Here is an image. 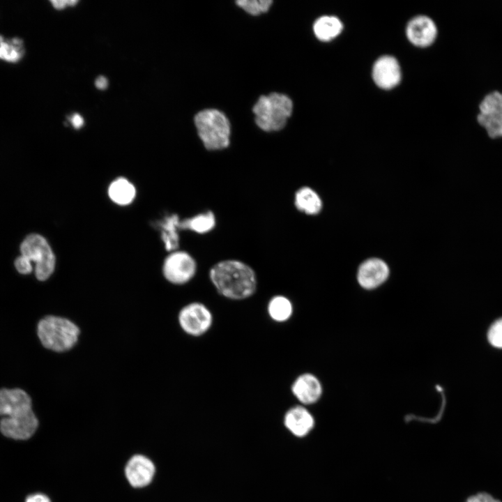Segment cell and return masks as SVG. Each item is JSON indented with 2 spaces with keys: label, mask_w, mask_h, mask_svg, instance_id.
<instances>
[{
  "label": "cell",
  "mask_w": 502,
  "mask_h": 502,
  "mask_svg": "<svg viewBox=\"0 0 502 502\" xmlns=\"http://www.w3.org/2000/svg\"><path fill=\"white\" fill-rule=\"evenodd\" d=\"M38 421L34 413L17 419L3 418L0 421V429L3 435L14 439H26L36 432Z\"/></svg>",
  "instance_id": "cell-16"
},
{
  "label": "cell",
  "mask_w": 502,
  "mask_h": 502,
  "mask_svg": "<svg viewBox=\"0 0 502 502\" xmlns=\"http://www.w3.org/2000/svg\"><path fill=\"white\" fill-rule=\"evenodd\" d=\"M73 127L76 129L80 128L84 125V119L79 114H74L70 119Z\"/></svg>",
  "instance_id": "cell-29"
},
{
  "label": "cell",
  "mask_w": 502,
  "mask_h": 502,
  "mask_svg": "<svg viewBox=\"0 0 502 502\" xmlns=\"http://www.w3.org/2000/svg\"><path fill=\"white\" fill-rule=\"evenodd\" d=\"M26 502H50V500L46 496L38 494L29 496Z\"/></svg>",
  "instance_id": "cell-30"
},
{
  "label": "cell",
  "mask_w": 502,
  "mask_h": 502,
  "mask_svg": "<svg viewBox=\"0 0 502 502\" xmlns=\"http://www.w3.org/2000/svg\"><path fill=\"white\" fill-rule=\"evenodd\" d=\"M284 425L295 436L303 438L314 429L315 420L312 414L302 405L291 407L284 414Z\"/></svg>",
  "instance_id": "cell-13"
},
{
  "label": "cell",
  "mask_w": 502,
  "mask_h": 502,
  "mask_svg": "<svg viewBox=\"0 0 502 502\" xmlns=\"http://www.w3.org/2000/svg\"><path fill=\"white\" fill-rule=\"evenodd\" d=\"M465 502H502L501 500L496 499L491 494L480 492L473 494L469 496Z\"/></svg>",
  "instance_id": "cell-27"
},
{
  "label": "cell",
  "mask_w": 502,
  "mask_h": 502,
  "mask_svg": "<svg viewBox=\"0 0 502 502\" xmlns=\"http://www.w3.org/2000/svg\"><path fill=\"white\" fill-rule=\"evenodd\" d=\"M215 225L214 213L211 211H207L181 221L179 227L181 229H189L197 234H206L211 231Z\"/></svg>",
  "instance_id": "cell-20"
},
{
  "label": "cell",
  "mask_w": 502,
  "mask_h": 502,
  "mask_svg": "<svg viewBox=\"0 0 502 502\" xmlns=\"http://www.w3.org/2000/svg\"><path fill=\"white\" fill-rule=\"evenodd\" d=\"M178 324L188 335L201 336L205 334L213 324V314L203 303L193 302L185 305L179 312Z\"/></svg>",
  "instance_id": "cell-7"
},
{
  "label": "cell",
  "mask_w": 502,
  "mask_h": 502,
  "mask_svg": "<svg viewBox=\"0 0 502 502\" xmlns=\"http://www.w3.org/2000/svg\"><path fill=\"white\" fill-rule=\"evenodd\" d=\"M96 86L99 89H105L107 88L108 82L104 76H99L96 80Z\"/></svg>",
  "instance_id": "cell-31"
},
{
  "label": "cell",
  "mask_w": 502,
  "mask_h": 502,
  "mask_svg": "<svg viewBox=\"0 0 502 502\" xmlns=\"http://www.w3.org/2000/svg\"><path fill=\"white\" fill-rule=\"evenodd\" d=\"M179 218L177 215L173 214L167 216L160 224L162 231V239L165 243L167 250H175L179 244V236L178 230L180 225Z\"/></svg>",
  "instance_id": "cell-21"
},
{
  "label": "cell",
  "mask_w": 502,
  "mask_h": 502,
  "mask_svg": "<svg viewBox=\"0 0 502 502\" xmlns=\"http://www.w3.org/2000/svg\"><path fill=\"white\" fill-rule=\"evenodd\" d=\"M17 271L22 274H29L33 271L32 263L25 257L20 255L15 261Z\"/></svg>",
  "instance_id": "cell-26"
},
{
  "label": "cell",
  "mask_w": 502,
  "mask_h": 502,
  "mask_svg": "<svg viewBox=\"0 0 502 502\" xmlns=\"http://www.w3.org/2000/svg\"><path fill=\"white\" fill-rule=\"evenodd\" d=\"M195 123L206 149L222 150L229 145V121L219 110L206 109L200 111L195 115Z\"/></svg>",
  "instance_id": "cell-4"
},
{
  "label": "cell",
  "mask_w": 502,
  "mask_h": 502,
  "mask_svg": "<svg viewBox=\"0 0 502 502\" xmlns=\"http://www.w3.org/2000/svg\"><path fill=\"white\" fill-rule=\"evenodd\" d=\"M210 279L217 291L231 300H243L257 289V277L248 264L234 259L215 264L209 271Z\"/></svg>",
  "instance_id": "cell-1"
},
{
  "label": "cell",
  "mask_w": 502,
  "mask_h": 502,
  "mask_svg": "<svg viewBox=\"0 0 502 502\" xmlns=\"http://www.w3.org/2000/svg\"><path fill=\"white\" fill-rule=\"evenodd\" d=\"M256 124L266 132L282 129L291 116L293 102L286 95L272 93L261 96L252 109Z\"/></svg>",
  "instance_id": "cell-3"
},
{
  "label": "cell",
  "mask_w": 502,
  "mask_h": 502,
  "mask_svg": "<svg viewBox=\"0 0 502 502\" xmlns=\"http://www.w3.org/2000/svg\"><path fill=\"white\" fill-rule=\"evenodd\" d=\"M21 255L35 264V275L40 281L47 280L53 273L56 259L47 240L41 235L27 236L20 245Z\"/></svg>",
  "instance_id": "cell-5"
},
{
  "label": "cell",
  "mask_w": 502,
  "mask_h": 502,
  "mask_svg": "<svg viewBox=\"0 0 502 502\" xmlns=\"http://www.w3.org/2000/svg\"><path fill=\"white\" fill-rule=\"evenodd\" d=\"M343 28L341 21L334 16H322L313 25L316 37L321 41H329L337 37Z\"/></svg>",
  "instance_id": "cell-19"
},
{
  "label": "cell",
  "mask_w": 502,
  "mask_h": 502,
  "mask_svg": "<svg viewBox=\"0 0 502 502\" xmlns=\"http://www.w3.org/2000/svg\"><path fill=\"white\" fill-rule=\"evenodd\" d=\"M294 204L299 211L307 215L318 214L322 208V201L319 195L307 186L302 187L296 191Z\"/></svg>",
  "instance_id": "cell-17"
},
{
  "label": "cell",
  "mask_w": 502,
  "mask_h": 502,
  "mask_svg": "<svg viewBox=\"0 0 502 502\" xmlns=\"http://www.w3.org/2000/svg\"><path fill=\"white\" fill-rule=\"evenodd\" d=\"M51 3L54 8L57 10L63 9L67 5L75 6L77 1L76 0H52Z\"/></svg>",
  "instance_id": "cell-28"
},
{
  "label": "cell",
  "mask_w": 502,
  "mask_h": 502,
  "mask_svg": "<svg viewBox=\"0 0 502 502\" xmlns=\"http://www.w3.org/2000/svg\"><path fill=\"white\" fill-rule=\"evenodd\" d=\"M197 264L194 258L185 251H174L165 260L162 273L165 279L174 284H183L195 275Z\"/></svg>",
  "instance_id": "cell-8"
},
{
  "label": "cell",
  "mask_w": 502,
  "mask_h": 502,
  "mask_svg": "<svg viewBox=\"0 0 502 502\" xmlns=\"http://www.w3.org/2000/svg\"><path fill=\"white\" fill-rule=\"evenodd\" d=\"M388 275V265L380 259L371 258L363 261L359 266L357 280L363 289L371 290L381 285Z\"/></svg>",
  "instance_id": "cell-10"
},
{
  "label": "cell",
  "mask_w": 502,
  "mask_h": 502,
  "mask_svg": "<svg viewBox=\"0 0 502 502\" xmlns=\"http://www.w3.org/2000/svg\"><path fill=\"white\" fill-rule=\"evenodd\" d=\"M236 3L248 13L258 15L267 12L273 3L271 0H239Z\"/></svg>",
  "instance_id": "cell-24"
},
{
  "label": "cell",
  "mask_w": 502,
  "mask_h": 502,
  "mask_svg": "<svg viewBox=\"0 0 502 502\" xmlns=\"http://www.w3.org/2000/svg\"><path fill=\"white\" fill-rule=\"evenodd\" d=\"M269 317L276 322H284L289 320L293 314V305L284 296H273L267 306Z\"/></svg>",
  "instance_id": "cell-22"
},
{
  "label": "cell",
  "mask_w": 502,
  "mask_h": 502,
  "mask_svg": "<svg viewBox=\"0 0 502 502\" xmlns=\"http://www.w3.org/2000/svg\"><path fill=\"white\" fill-rule=\"evenodd\" d=\"M477 121L490 138L502 137V92L494 91L484 96Z\"/></svg>",
  "instance_id": "cell-6"
},
{
  "label": "cell",
  "mask_w": 502,
  "mask_h": 502,
  "mask_svg": "<svg viewBox=\"0 0 502 502\" xmlns=\"http://www.w3.org/2000/svg\"><path fill=\"white\" fill-rule=\"evenodd\" d=\"M125 473L132 487H142L151 482L155 473V466L146 457L137 455L128 462Z\"/></svg>",
  "instance_id": "cell-14"
},
{
  "label": "cell",
  "mask_w": 502,
  "mask_h": 502,
  "mask_svg": "<svg viewBox=\"0 0 502 502\" xmlns=\"http://www.w3.org/2000/svg\"><path fill=\"white\" fill-rule=\"evenodd\" d=\"M24 54V43L21 38H4L0 35V60L17 63L22 59Z\"/></svg>",
  "instance_id": "cell-23"
},
{
  "label": "cell",
  "mask_w": 502,
  "mask_h": 502,
  "mask_svg": "<svg viewBox=\"0 0 502 502\" xmlns=\"http://www.w3.org/2000/svg\"><path fill=\"white\" fill-rule=\"evenodd\" d=\"M487 338L489 343L496 348H502V318L496 320L489 328Z\"/></svg>",
  "instance_id": "cell-25"
},
{
  "label": "cell",
  "mask_w": 502,
  "mask_h": 502,
  "mask_svg": "<svg viewBox=\"0 0 502 502\" xmlns=\"http://www.w3.org/2000/svg\"><path fill=\"white\" fill-rule=\"evenodd\" d=\"M372 77L380 88L390 89L398 84L401 79V70L395 58L383 56L374 64Z\"/></svg>",
  "instance_id": "cell-11"
},
{
  "label": "cell",
  "mask_w": 502,
  "mask_h": 502,
  "mask_svg": "<svg viewBox=\"0 0 502 502\" xmlns=\"http://www.w3.org/2000/svg\"><path fill=\"white\" fill-rule=\"evenodd\" d=\"M37 333L44 347L56 352H63L77 344L80 331L72 321L50 315L40 320Z\"/></svg>",
  "instance_id": "cell-2"
},
{
  "label": "cell",
  "mask_w": 502,
  "mask_h": 502,
  "mask_svg": "<svg viewBox=\"0 0 502 502\" xmlns=\"http://www.w3.org/2000/svg\"><path fill=\"white\" fill-rule=\"evenodd\" d=\"M291 389L294 396L303 405L317 402L323 393L321 381L311 373L299 375L293 382Z\"/></svg>",
  "instance_id": "cell-12"
},
{
  "label": "cell",
  "mask_w": 502,
  "mask_h": 502,
  "mask_svg": "<svg viewBox=\"0 0 502 502\" xmlns=\"http://www.w3.org/2000/svg\"><path fill=\"white\" fill-rule=\"evenodd\" d=\"M108 195L113 202L121 206H126L134 200L136 190L133 184L128 180L119 178L109 185Z\"/></svg>",
  "instance_id": "cell-18"
},
{
  "label": "cell",
  "mask_w": 502,
  "mask_h": 502,
  "mask_svg": "<svg viewBox=\"0 0 502 502\" xmlns=\"http://www.w3.org/2000/svg\"><path fill=\"white\" fill-rule=\"evenodd\" d=\"M33 413L29 395L20 388L0 390V416L17 420Z\"/></svg>",
  "instance_id": "cell-9"
},
{
  "label": "cell",
  "mask_w": 502,
  "mask_h": 502,
  "mask_svg": "<svg viewBox=\"0 0 502 502\" xmlns=\"http://www.w3.org/2000/svg\"><path fill=\"white\" fill-rule=\"evenodd\" d=\"M437 34L434 22L428 17L418 16L407 24L406 36L410 42L418 47L430 45Z\"/></svg>",
  "instance_id": "cell-15"
}]
</instances>
